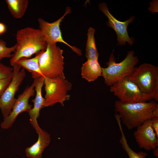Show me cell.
<instances>
[{
    "mask_svg": "<svg viewBox=\"0 0 158 158\" xmlns=\"http://www.w3.org/2000/svg\"><path fill=\"white\" fill-rule=\"evenodd\" d=\"M102 68L98 61L87 59L81 68L82 77L89 82L93 81L101 76Z\"/></svg>",
    "mask_w": 158,
    "mask_h": 158,
    "instance_id": "9a60e30c",
    "label": "cell"
},
{
    "mask_svg": "<svg viewBox=\"0 0 158 158\" xmlns=\"http://www.w3.org/2000/svg\"><path fill=\"white\" fill-rule=\"evenodd\" d=\"M151 119L152 127L158 138V118L152 117Z\"/></svg>",
    "mask_w": 158,
    "mask_h": 158,
    "instance_id": "603a6c76",
    "label": "cell"
},
{
    "mask_svg": "<svg viewBox=\"0 0 158 158\" xmlns=\"http://www.w3.org/2000/svg\"><path fill=\"white\" fill-rule=\"evenodd\" d=\"M99 8L108 20L107 25L113 29L116 32L117 40L119 44L122 46L125 45L127 42L132 46L133 42L128 35L127 28L129 24L134 20L135 17L132 16L125 21H120L116 19L110 12L105 3H99Z\"/></svg>",
    "mask_w": 158,
    "mask_h": 158,
    "instance_id": "8fae6325",
    "label": "cell"
},
{
    "mask_svg": "<svg viewBox=\"0 0 158 158\" xmlns=\"http://www.w3.org/2000/svg\"><path fill=\"white\" fill-rule=\"evenodd\" d=\"M35 85L32 84L26 87L23 92L18 97L13 105L9 115L0 124L1 128L6 129L11 127L18 116L23 112H29L32 108V106L29 103L30 98L35 94Z\"/></svg>",
    "mask_w": 158,
    "mask_h": 158,
    "instance_id": "30bf717a",
    "label": "cell"
},
{
    "mask_svg": "<svg viewBox=\"0 0 158 158\" xmlns=\"http://www.w3.org/2000/svg\"><path fill=\"white\" fill-rule=\"evenodd\" d=\"M37 133L38 135L37 141L25 149L26 156L28 158H42V154L44 149L50 142V134L40 127Z\"/></svg>",
    "mask_w": 158,
    "mask_h": 158,
    "instance_id": "5bb4252c",
    "label": "cell"
},
{
    "mask_svg": "<svg viewBox=\"0 0 158 158\" xmlns=\"http://www.w3.org/2000/svg\"><path fill=\"white\" fill-rule=\"evenodd\" d=\"M44 84L46 94L44 107L51 106L57 103L64 106V102L70 99V95L67 93L71 89L72 85L66 78L44 77Z\"/></svg>",
    "mask_w": 158,
    "mask_h": 158,
    "instance_id": "8992f818",
    "label": "cell"
},
{
    "mask_svg": "<svg viewBox=\"0 0 158 158\" xmlns=\"http://www.w3.org/2000/svg\"><path fill=\"white\" fill-rule=\"evenodd\" d=\"M157 103L154 100L149 102L131 103L117 100L114 110L123 123L131 130L152 118V111Z\"/></svg>",
    "mask_w": 158,
    "mask_h": 158,
    "instance_id": "6da1fadb",
    "label": "cell"
},
{
    "mask_svg": "<svg viewBox=\"0 0 158 158\" xmlns=\"http://www.w3.org/2000/svg\"><path fill=\"white\" fill-rule=\"evenodd\" d=\"M6 27L3 23L0 22V35L4 33L6 31Z\"/></svg>",
    "mask_w": 158,
    "mask_h": 158,
    "instance_id": "cb8c5ba5",
    "label": "cell"
},
{
    "mask_svg": "<svg viewBox=\"0 0 158 158\" xmlns=\"http://www.w3.org/2000/svg\"><path fill=\"white\" fill-rule=\"evenodd\" d=\"M134 54L133 50L128 51L125 59L119 63H116L113 54L110 55L109 61L106 63L107 67L102 68L101 76L107 86H111L132 73L139 62L138 57Z\"/></svg>",
    "mask_w": 158,
    "mask_h": 158,
    "instance_id": "3957f363",
    "label": "cell"
},
{
    "mask_svg": "<svg viewBox=\"0 0 158 158\" xmlns=\"http://www.w3.org/2000/svg\"><path fill=\"white\" fill-rule=\"evenodd\" d=\"M16 48L15 44L11 47L7 46L6 42L2 39H0V61L4 58H11V53L14 52Z\"/></svg>",
    "mask_w": 158,
    "mask_h": 158,
    "instance_id": "ffe728a7",
    "label": "cell"
},
{
    "mask_svg": "<svg viewBox=\"0 0 158 158\" xmlns=\"http://www.w3.org/2000/svg\"><path fill=\"white\" fill-rule=\"evenodd\" d=\"M13 71L11 81L9 85L0 97V109L4 120L11 112L16 100L15 96L26 75L25 69L16 64L13 67Z\"/></svg>",
    "mask_w": 158,
    "mask_h": 158,
    "instance_id": "ba28073f",
    "label": "cell"
},
{
    "mask_svg": "<svg viewBox=\"0 0 158 158\" xmlns=\"http://www.w3.org/2000/svg\"><path fill=\"white\" fill-rule=\"evenodd\" d=\"M95 29L92 27H89L88 29L85 56L87 59L98 61L99 54L95 44Z\"/></svg>",
    "mask_w": 158,
    "mask_h": 158,
    "instance_id": "ac0fdd59",
    "label": "cell"
},
{
    "mask_svg": "<svg viewBox=\"0 0 158 158\" xmlns=\"http://www.w3.org/2000/svg\"><path fill=\"white\" fill-rule=\"evenodd\" d=\"M44 77H40L34 79L35 90L36 92L35 98L32 100L34 106L29 112L30 123L35 130L36 133L40 127L37 122L41 109L44 107L45 99L42 97V90L44 84Z\"/></svg>",
    "mask_w": 158,
    "mask_h": 158,
    "instance_id": "4fadbf2b",
    "label": "cell"
},
{
    "mask_svg": "<svg viewBox=\"0 0 158 158\" xmlns=\"http://www.w3.org/2000/svg\"><path fill=\"white\" fill-rule=\"evenodd\" d=\"M110 91L119 100L127 102H143L153 100L150 95L144 93L128 76L114 83L110 86Z\"/></svg>",
    "mask_w": 158,
    "mask_h": 158,
    "instance_id": "52a82bcc",
    "label": "cell"
},
{
    "mask_svg": "<svg viewBox=\"0 0 158 158\" xmlns=\"http://www.w3.org/2000/svg\"><path fill=\"white\" fill-rule=\"evenodd\" d=\"M115 118L118 123L121 134L119 142L122 148L127 153L129 158H146L147 155V153L142 151L136 152L130 147L123 132L121 124V120L118 116H116Z\"/></svg>",
    "mask_w": 158,
    "mask_h": 158,
    "instance_id": "d6986e66",
    "label": "cell"
},
{
    "mask_svg": "<svg viewBox=\"0 0 158 158\" xmlns=\"http://www.w3.org/2000/svg\"><path fill=\"white\" fill-rule=\"evenodd\" d=\"M8 9L12 16L16 19L22 18L27 9L28 0H6Z\"/></svg>",
    "mask_w": 158,
    "mask_h": 158,
    "instance_id": "e0dca14e",
    "label": "cell"
},
{
    "mask_svg": "<svg viewBox=\"0 0 158 158\" xmlns=\"http://www.w3.org/2000/svg\"><path fill=\"white\" fill-rule=\"evenodd\" d=\"M71 9L67 7L63 16L56 21L49 23L41 18H38V21L40 30L43 39L47 43L56 44L57 42H62L70 47L72 50L78 55H81L80 50L75 46L70 45L63 39L60 27L61 23L66 15L70 13Z\"/></svg>",
    "mask_w": 158,
    "mask_h": 158,
    "instance_id": "9c48e42d",
    "label": "cell"
},
{
    "mask_svg": "<svg viewBox=\"0 0 158 158\" xmlns=\"http://www.w3.org/2000/svg\"><path fill=\"white\" fill-rule=\"evenodd\" d=\"M145 94L152 99L158 101V67L145 63L135 67L128 76Z\"/></svg>",
    "mask_w": 158,
    "mask_h": 158,
    "instance_id": "5b68a950",
    "label": "cell"
},
{
    "mask_svg": "<svg viewBox=\"0 0 158 158\" xmlns=\"http://www.w3.org/2000/svg\"><path fill=\"white\" fill-rule=\"evenodd\" d=\"M134 135L140 148L150 151L158 147V138L152 127L151 119L137 127Z\"/></svg>",
    "mask_w": 158,
    "mask_h": 158,
    "instance_id": "7c38bea8",
    "label": "cell"
},
{
    "mask_svg": "<svg viewBox=\"0 0 158 158\" xmlns=\"http://www.w3.org/2000/svg\"><path fill=\"white\" fill-rule=\"evenodd\" d=\"M16 37V48L10 61L13 67L19 59L30 58L34 54L45 50L47 46L39 29L25 28L17 31Z\"/></svg>",
    "mask_w": 158,
    "mask_h": 158,
    "instance_id": "7a4b0ae2",
    "label": "cell"
},
{
    "mask_svg": "<svg viewBox=\"0 0 158 158\" xmlns=\"http://www.w3.org/2000/svg\"><path fill=\"white\" fill-rule=\"evenodd\" d=\"M63 52L56 44H47L46 49L42 51L39 59L40 69L44 77L66 78Z\"/></svg>",
    "mask_w": 158,
    "mask_h": 158,
    "instance_id": "277c9868",
    "label": "cell"
},
{
    "mask_svg": "<svg viewBox=\"0 0 158 158\" xmlns=\"http://www.w3.org/2000/svg\"><path fill=\"white\" fill-rule=\"evenodd\" d=\"M153 153L154 156L157 158L158 157V147H155L153 150Z\"/></svg>",
    "mask_w": 158,
    "mask_h": 158,
    "instance_id": "484cf974",
    "label": "cell"
},
{
    "mask_svg": "<svg viewBox=\"0 0 158 158\" xmlns=\"http://www.w3.org/2000/svg\"><path fill=\"white\" fill-rule=\"evenodd\" d=\"M13 68L4 65L0 61V80L12 77Z\"/></svg>",
    "mask_w": 158,
    "mask_h": 158,
    "instance_id": "44dd1931",
    "label": "cell"
},
{
    "mask_svg": "<svg viewBox=\"0 0 158 158\" xmlns=\"http://www.w3.org/2000/svg\"><path fill=\"white\" fill-rule=\"evenodd\" d=\"M12 78L0 80V97L9 85L11 81Z\"/></svg>",
    "mask_w": 158,
    "mask_h": 158,
    "instance_id": "7402d4cb",
    "label": "cell"
},
{
    "mask_svg": "<svg viewBox=\"0 0 158 158\" xmlns=\"http://www.w3.org/2000/svg\"><path fill=\"white\" fill-rule=\"evenodd\" d=\"M152 117L158 118V104H157L152 113Z\"/></svg>",
    "mask_w": 158,
    "mask_h": 158,
    "instance_id": "d4e9b609",
    "label": "cell"
},
{
    "mask_svg": "<svg viewBox=\"0 0 158 158\" xmlns=\"http://www.w3.org/2000/svg\"><path fill=\"white\" fill-rule=\"evenodd\" d=\"M42 51L32 58H22L16 63L21 68L31 73L32 77L34 79L42 76L44 78L41 71L39 64V59Z\"/></svg>",
    "mask_w": 158,
    "mask_h": 158,
    "instance_id": "2e32d148",
    "label": "cell"
}]
</instances>
